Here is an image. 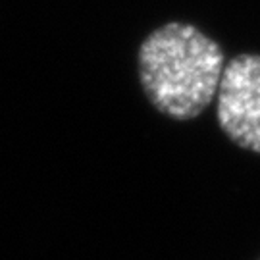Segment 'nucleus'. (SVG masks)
<instances>
[{
	"instance_id": "nucleus-1",
	"label": "nucleus",
	"mask_w": 260,
	"mask_h": 260,
	"mask_svg": "<svg viewBox=\"0 0 260 260\" xmlns=\"http://www.w3.org/2000/svg\"><path fill=\"white\" fill-rule=\"evenodd\" d=\"M220 45L201 29L172 21L141 43L139 79L156 110L174 120L197 118L218 94Z\"/></svg>"
},
{
	"instance_id": "nucleus-2",
	"label": "nucleus",
	"mask_w": 260,
	"mask_h": 260,
	"mask_svg": "<svg viewBox=\"0 0 260 260\" xmlns=\"http://www.w3.org/2000/svg\"><path fill=\"white\" fill-rule=\"evenodd\" d=\"M216 116L235 145L260 154V54H239L223 66Z\"/></svg>"
}]
</instances>
